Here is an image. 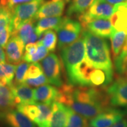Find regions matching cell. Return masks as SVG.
<instances>
[{
    "instance_id": "obj_1",
    "label": "cell",
    "mask_w": 127,
    "mask_h": 127,
    "mask_svg": "<svg viewBox=\"0 0 127 127\" xmlns=\"http://www.w3.org/2000/svg\"><path fill=\"white\" fill-rule=\"evenodd\" d=\"M82 35L86 44V62L95 68L103 70L113 80V65L107 40L83 30Z\"/></svg>"
},
{
    "instance_id": "obj_2",
    "label": "cell",
    "mask_w": 127,
    "mask_h": 127,
    "mask_svg": "<svg viewBox=\"0 0 127 127\" xmlns=\"http://www.w3.org/2000/svg\"><path fill=\"white\" fill-rule=\"evenodd\" d=\"M61 57L67 77H69L86 59V44L83 36L82 35L74 42L62 48L61 50Z\"/></svg>"
},
{
    "instance_id": "obj_3",
    "label": "cell",
    "mask_w": 127,
    "mask_h": 127,
    "mask_svg": "<svg viewBox=\"0 0 127 127\" xmlns=\"http://www.w3.org/2000/svg\"><path fill=\"white\" fill-rule=\"evenodd\" d=\"M44 4V0H32L29 2L17 5L11 9V35L23 23L34 19L37 12Z\"/></svg>"
},
{
    "instance_id": "obj_4",
    "label": "cell",
    "mask_w": 127,
    "mask_h": 127,
    "mask_svg": "<svg viewBox=\"0 0 127 127\" xmlns=\"http://www.w3.org/2000/svg\"><path fill=\"white\" fill-rule=\"evenodd\" d=\"M55 31L57 32L58 47L59 50H62L79 38L82 31V26L78 21L68 17H64Z\"/></svg>"
},
{
    "instance_id": "obj_5",
    "label": "cell",
    "mask_w": 127,
    "mask_h": 127,
    "mask_svg": "<svg viewBox=\"0 0 127 127\" xmlns=\"http://www.w3.org/2000/svg\"><path fill=\"white\" fill-rule=\"evenodd\" d=\"M40 65L50 83L59 88L63 86L62 64L55 53H50L46 56L41 61Z\"/></svg>"
},
{
    "instance_id": "obj_6",
    "label": "cell",
    "mask_w": 127,
    "mask_h": 127,
    "mask_svg": "<svg viewBox=\"0 0 127 127\" xmlns=\"http://www.w3.org/2000/svg\"><path fill=\"white\" fill-rule=\"evenodd\" d=\"M114 6L106 0H97L95 4L85 13L78 16L79 22L83 28L90 21L97 18L110 19L114 12Z\"/></svg>"
},
{
    "instance_id": "obj_7",
    "label": "cell",
    "mask_w": 127,
    "mask_h": 127,
    "mask_svg": "<svg viewBox=\"0 0 127 127\" xmlns=\"http://www.w3.org/2000/svg\"><path fill=\"white\" fill-rule=\"evenodd\" d=\"M106 91L111 106L127 107V77L119 76L110 86L106 87Z\"/></svg>"
},
{
    "instance_id": "obj_8",
    "label": "cell",
    "mask_w": 127,
    "mask_h": 127,
    "mask_svg": "<svg viewBox=\"0 0 127 127\" xmlns=\"http://www.w3.org/2000/svg\"><path fill=\"white\" fill-rule=\"evenodd\" d=\"M25 44L17 36H11L4 47L6 61L10 64H18L23 61Z\"/></svg>"
},
{
    "instance_id": "obj_9",
    "label": "cell",
    "mask_w": 127,
    "mask_h": 127,
    "mask_svg": "<svg viewBox=\"0 0 127 127\" xmlns=\"http://www.w3.org/2000/svg\"><path fill=\"white\" fill-rule=\"evenodd\" d=\"M0 119L9 127H36L32 120L18 109L0 112Z\"/></svg>"
},
{
    "instance_id": "obj_10",
    "label": "cell",
    "mask_w": 127,
    "mask_h": 127,
    "mask_svg": "<svg viewBox=\"0 0 127 127\" xmlns=\"http://www.w3.org/2000/svg\"><path fill=\"white\" fill-rule=\"evenodd\" d=\"M124 112L110 107L102 113L91 119L89 125L91 127H111L120 119L124 118Z\"/></svg>"
},
{
    "instance_id": "obj_11",
    "label": "cell",
    "mask_w": 127,
    "mask_h": 127,
    "mask_svg": "<svg viewBox=\"0 0 127 127\" xmlns=\"http://www.w3.org/2000/svg\"><path fill=\"white\" fill-rule=\"evenodd\" d=\"M68 1L69 0H58L44 3L37 12L34 20L36 21L37 19L47 17L61 16L63 14L65 6Z\"/></svg>"
},
{
    "instance_id": "obj_12",
    "label": "cell",
    "mask_w": 127,
    "mask_h": 127,
    "mask_svg": "<svg viewBox=\"0 0 127 127\" xmlns=\"http://www.w3.org/2000/svg\"><path fill=\"white\" fill-rule=\"evenodd\" d=\"M53 112L48 127H66L71 109L59 102L52 103Z\"/></svg>"
},
{
    "instance_id": "obj_13",
    "label": "cell",
    "mask_w": 127,
    "mask_h": 127,
    "mask_svg": "<svg viewBox=\"0 0 127 127\" xmlns=\"http://www.w3.org/2000/svg\"><path fill=\"white\" fill-rule=\"evenodd\" d=\"M83 29L88 31L95 35L107 39L111 36L112 26L110 19L97 18L90 21Z\"/></svg>"
},
{
    "instance_id": "obj_14",
    "label": "cell",
    "mask_w": 127,
    "mask_h": 127,
    "mask_svg": "<svg viewBox=\"0 0 127 127\" xmlns=\"http://www.w3.org/2000/svg\"><path fill=\"white\" fill-rule=\"evenodd\" d=\"M110 21L113 31H127V1L114 5Z\"/></svg>"
},
{
    "instance_id": "obj_15",
    "label": "cell",
    "mask_w": 127,
    "mask_h": 127,
    "mask_svg": "<svg viewBox=\"0 0 127 127\" xmlns=\"http://www.w3.org/2000/svg\"><path fill=\"white\" fill-rule=\"evenodd\" d=\"M15 97L16 107L20 104H35L36 103L34 100V90L31 87L26 84H13L11 85Z\"/></svg>"
},
{
    "instance_id": "obj_16",
    "label": "cell",
    "mask_w": 127,
    "mask_h": 127,
    "mask_svg": "<svg viewBox=\"0 0 127 127\" xmlns=\"http://www.w3.org/2000/svg\"><path fill=\"white\" fill-rule=\"evenodd\" d=\"M35 20L32 19L26 23H23L16 31L14 32L11 36H17L24 42V44L34 43L40 40L42 35H39L35 31V27H34V23Z\"/></svg>"
},
{
    "instance_id": "obj_17",
    "label": "cell",
    "mask_w": 127,
    "mask_h": 127,
    "mask_svg": "<svg viewBox=\"0 0 127 127\" xmlns=\"http://www.w3.org/2000/svg\"><path fill=\"white\" fill-rule=\"evenodd\" d=\"M59 89L50 85H43L34 89V100L35 102L53 103L57 102Z\"/></svg>"
},
{
    "instance_id": "obj_18",
    "label": "cell",
    "mask_w": 127,
    "mask_h": 127,
    "mask_svg": "<svg viewBox=\"0 0 127 127\" xmlns=\"http://www.w3.org/2000/svg\"><path fill=\"white\" fill-rule=\"evenodd\" d=\"M11 85L0 86V112L16 107L15 97Z\"/></svg>"
},
{
    "instance_id": "obj_19",
    "label": "cell",
    "mask_w": 127,
    "mask_h": 127,
    "mask_svg": "<svg viewBox=\"0 0 127 127\" xmlns=\"http://www.w3.org/2000/svg\"><path fill=\"white\" fill-rule=\"evenodd\" d=\"M97 0H72L68 6L66 14L68 16H77L78 17L87 11Z\"/></svg>"
},
{
    "instance_id": "obj_20",
    "label": "cell",
    "mask_w": 127,
    "mask_h": 127,
    "mask_svg": "<svg viewBox=\"0 0 127 127\" xmlns=\"http://www.w3.org/2000/svg\"><path fill=\"white\" fill-rule=\"evenodd\" d=\"M62 20L63 18H62L61 16L40 18L36 23L35 31L39 35H41L47 31L52 29L55 30L62 23Z\"/></svg>"
},
{
    "instance_id": "obj_21",
    "label": "cell",
    "mask_w": 127,
    "mask_h": 127,
    "mask_svg": "<svg viewBox=\"0 0 127 127\" xmlns=\"http://www.w3.org/2000/svg\"><path fill=\"white\" fill-rule=\"evenodd\" d=\"M127 31H115L112 30L110 40L114 58L117 57L121 53L127 40Z\"/></svg>"
},
{
    "instance_id": "obj_22",
    "label": "cell",
    "mask_w": 127,
    "mask_h": 127,
    "mask_svg": "<svg viewBox=\"0 0 127 127\" xmlns=\"http://www.w3.org/2000/svg\"><path fill=\"white\" fill-rule=\"evenodd\" d=\"M39 109L40 115L35 124L38 127H48V124L53 112L52 103L36 102Z\"/></svg>"
},
{
    "instance_id": "obj_23",
    "label": "cell",
    "mask_w": 127,
    "mask_h": 127,
    "mask_svg": "<svg viewBox=\"0 0 127 127\" xmlns=\"http://www.w3.org/2000/svg\"><path fill=\"white\" fill-rule=\"evenodd\" d=\"M16 109L21 112L33 122H35L40 115V109L37 103L35 104H20L16 106Z\"/></svg>"
},
{
    "instance_id": "obj_24",
    "label": "cell",
    "mask_w": 127,
    "mask_h": 127,
    "mask_svg": "<svg viewBox=\"0 0 127 127\" xmlns=\"http://www.w3.org/2000/svg\"><path fill=\"white\" fill-rule=\"evenodd\" d=\"M39 41H40L49 51L54 52L56 49L57 43V34L52 30L47 31L42 34V37Z\"/></svg>"
},
{
    "instance_id": "obj_25",
    "label": "cell",
    "mask_w": 127,
    "mask_h": 127,
    "mask_svg": "<svg viewBox=\"0 0 127 127\" xmlns=\"http://www.w3.org/2000/svg\"><path fill=\"white\" fill-rule=\"evenodd\" d=\"M88 124L86 117L73 112L72 109L71 110L66 127H88Z\"/></svg>"
},
{
    "instance_id": "obj_26",
    "label": "cell",
    "mask_w": 127,
    "mask_h": 127,
    "mask_svg": "<svg viewBox=\"0 0 127 127\" xmlns=\"http://www.w3.org/2000/svg\"><path fill=\"white\" fill-rule=\"evenodd\" d=\"M30 64H28L26 62H21V63L18 64L16 69V73H15V78L13 81V84H21L24 83L25 81V77L26 74L27 72V70L29 67Z\"/></svg>"
},
{
    "instance_id": "obj_27",
    "label": "cell",
    "mask_w": 127,
    "mask_h": 127,
    "mask_svg": "<svg viewBox=\"0 0 127 127\" xmlns=\"http://www.w3.org/2000/svg\"><path fill=\"white\" fill-rule=\"evenodd\" d=\"M42 74H44V72H43L40 64L35 62V63L30 64L29 67L28 68L26 74L25 80L37 78L40 77Z\"/></svg>"
},
{
    "instance_id": "obj_28",
    "label": "cell",
    "mask_w": 127,
    "mask_h": 127,
    "mask_svg": "<svg viewBox=\"0 0 127 127\" xmlns=\"http://www.w3.org/2000/svg\"><path fill=\"white\" fill-rule=\"evenodd\" d=\"M11 20H12L11 9L0 6V26H11Z\"/></svg>"
},
{
    "instance_id": "obj_29",
    "label": "cell",
    "mask_w": 127,
    "mask_h": 127,
    "mask_svg": "<svg viewBox=\"0 0 127 127\" xmlns=\"http://www.w3.org/2000/svg\"><path fill=\"white\" fill-rule=\"evenodd\" d=\"M12 29L11 26H0V45L4 48L10 37H11Z\"/></svg>"
},
{
    "instance_id": "obj_30",
    "label": "cell",
    "mask_w": 127,
    "mask_h": 127,
    "mask_svg": "<svg viewBox=\"0 0 127 127\" xmlns=\"http://www.w3.org/2000/svg\"><path fill=\"white\" fill-rule=\"evenodd\" d=\"M37 42L28 43L25 47V52L23 56V61L28 63H31L32 58L37 51Z\"/></svg>"
},
{
    "instance_id": "obj_31",
    "label": "cell",
    "mask_w": 127,
    "mask_h": 127,
    "mask_svg": "<svg viewBox=\"0 0 127 127\" xmlns=\"http://www.w3.org/2000/svg\"><path fill=\"white\" fill-rule=\"evenodd\" d=\"M4 67L7 86H11L13 83V80L15 77L16 66L13 64L4 63Z\"/></svg>"
},
{
    "instance_id": "obj_32",
    "label": "cell",
    "mask_w": 127,
    "mask_h": 127,
    "mask_svg": "<svg viewBox=\"0 0 127 127\" xmlns=\"http://www.w3.org/2000/svg\"><path fill=\"white\" fill-rule=\"evenodd\" d=\"M37 42V45H38L37 51L35 54V55L32 57L31 63H35V62H37L40 60H42L46 56H47V54L49 52V50L46 48L45 45L41 42L40 41H38Z\"/></svg>"
},
{
    "instance_id": "obj_33",
    "label": "cell",
    "mask_w": 127,
    "mask_h": 127,
    "mask_svg": "<svg viewBox=\"0 0 127 127\" xmlns=\"http://www.w3.org/2000/svg\"><path fill=\"white\" fill-rule=\"evenodd\" d=\"M31 1L32 0H0V6L11 9L17 5L27 3Z\"/></svg>"
},
{
    "instance_id": "obj_34",
    "label": "cell",
    "mask_w": 127,
    "mask_h": 127,
    "mask_svg": "<svg viewBox=\"0 0 127 127\" xmlns=\"http://www.w3.org/2000/svg\"><path fill=\"white\" fill-rule=\"evenodd\" d=\"M0 86H7L4 63L0 64Z\"/></svg>"
},
{
    "instance_id": "obj_35",
    "label": "cell",
    "mask_w": 127,
    "mask_h": 127,
    "mask_svg": "<svg viewBox=\"0 0 127 127\" xmlns=\"http://www.w3.org/2000/svg\"><path fill=\"white\" fill-rule=\"evenodd\" d=\"M111 127H127V119L125 118H122L116 122Z\"/></svg>"
},
{
    "instance_id": "obj_36",
    "label": "cell",
    "mask_w": 127,
    "mask_h": 127,
    "mask_svg": "<svg viewBox=\"0 0 127 127\" xmlns=\"http://www.w3.org/2000/svg\"><path fill=\"white\" fill-rule=\"evenodd\" d=\"M6 53L3 50L2 47L0 45V64L1 63H5L6 62Z\"/></svg>"
},
{
    "instance_id": "obj_37",
    "label": "cell",
    "mask_w": 127,
    "mask_h": 127,
    "mask_svg": "<svg viewBox=\"0 0 127 127\" xmlns=\"http://www.w3.org/2000/svg\"><path fill=\"white\" fill-rule=\"evenodd\" d=\"M119 56H120V57H127V40H126V42H125V44H124V46L122 50L121 53L119 54Z\"/></svg>"
},
{
    "instance_id": "obj_38",
    "label": "cell",
    "mask_w": 127,
    "mask_h": 127,
    "mask_svg": "<svg viewBox=\"0 0 127 127\" xmlns=\"http://www.w3.org/2000/svg\"><path fill=\"white\" fill-rule=\"evenodd\" d=\"M107 2H109L112 4H119V3H122L124 1H127V0H106Z\"/></svg>"
},
{
    "instance_id": "obj_39",
    "label": "cell",
    "mask_w": 127,
    "mask_h": 127,
    "mask_svg": "<svg viewBox=\"0 0 127 127\" xmlns=\"http://www.w3.org/2000/svg\"><path fill=\"white\" fill-rule=\"evenodd\" d=\"M52 1H58V0H52Z\"/></svg>"
}]
</instances>
